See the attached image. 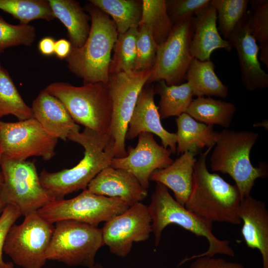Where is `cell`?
<instances>
[{
	"mask_svg": "<svg viewBox=\"0 0 268 268\" xmlns=\"http://www.w3.org/2000/svg\"><path fill=\"white\" fill-rule=\"evenodd\" d=\"M67 139L83 147V158L71 168L56 172L43 169L39 175L42 185L55 199H64L72 192L87 189L100 171L110 166L115 157L114 142L109 134H100L85 128L81 133H71Z\"/></svg>",
	"mask_w": 268,
	"mask_h": 268,
	"instance_id": "6da1fadb",
	"label": "cell"
},
{
	"mask_svg": "<svg viewBox=\"0 0 268 268\" xmlns=\"http://www.w3.org/2000/svg\"><path fill=\"white\" fill-rule=\"evenodd\" d=\"M213 147L201 153L196 160L191 191L184 206L212 223L240 224L241 198L238 188L207 168L206 158Z\"/></svg>",
	"mask_w": 268,
	"mask_h": 268,
	"instance_id": "7a4b0ae2",
	"label": "cell"
},
{
	"mask_svg": "<svg viewBox=\"0 0 268 268\" xmlns=\"http://www.w3.org/2000/svg\"><path fill=\"white\" fill-rule=\"evenodd\" d=\"M90 17V29L83 45L72 47L65 59L70 72L83 84L107 83L111 52L118 37L116 24L110 16L90 2L85 6Z\"/></svg>",
	"mask_w": 268,
	"mask_h": 268,
	"instance_id": "3957f363",
	"label": "cell"
},
{
	"mask_svg": "<svg viewBox=\"0 0 268 268\" xmlns=\"http://www.w3.org/2000/svg\"><path fill=\"white\" fill-rule=\"evenodd\" d=\"M148 207L151 219L154 244L158 246L164 229L170 224L178 225L198 237L207 239L209 246L203 253L184 258L179 266L199 257H214L216 254L234 257L235 252L230 241L221 240L212 232V223L197 215L178 203L170 194L168 188L156 182L155 190Z\"/></svg>",
	"mask_w": 268,
	"mask_h": 268,
	"instance_id": "277c9868",
	"label": "cell"
},
{
	"mask_svg": "<svg viewBox=\"0 0 268 268\" xmlns=\"http://www.w3.org/2000/svg\"><path fill=\"white\" fill-rule=\"evenodd\" d=\"M259 137V134L253 131L224 129L218 133L210 156L211 171L228 174L234 180L241 200L250 195L257 179L268 175L266 165L254 167L250 158L251 150Z\"/></svg>",
	"mask_w": 268,
	"mask_h": 268,
	"instance_id": "5b68a950",
	"label": "cell"
},
{
	"mask_svg": "<svg viewBox=\"0 0 268 268\" xmlns=\"http://www.w3.org/2000/svg\"><path fill=\"white\" fill-rule=\"evenodd\" d=\"M44 90L61 101L77 124L100 134H109L112 105L107 83L76 86L55 82Z\"/></svg>",
	"mask_w": 268,
	"mask_h": 268,
	"instance_id": "8992f818",
	"label": "cell"
},
{
	"mask_svg": "<svg viewBox=\"0 0 268 268\" xmlns=\"http://www.w3.org/2000/svg\"><path fill=\"white\" fill-rule=\"evenodd\" d=\"M104 245L102 229L76 220L59 221L55 223L46 257L69 267L91 268Z\"/></svg>",
	"mask_w": 268,
	"mask_h": 268,
	"instance_id": "52a82bcc",
	"label": "cell"
},
{
	"mask_svg": "<svg viewBox=\"0 0 268 268\" xmlns=\"http://www.w3.org/2000/svg\"><path fill=\"white\" fill-rule=\"evenodd\" d=\"M0 169L3 176L1 197L7 205L16 206L22 215L37 212L55 200L42 185L34 162L1 157Z\"/></svg>",
	"mask_w": 268,
	"mask_h": 268,
	"instance_id": "ba28073f",
	"label": "cell"
},
{
	"mask_svg": "<svg viewBox=\"0 0 268 268\" xmlns=\"http://www.w3.org/2000/svg\"><path fill=\"white\" fill-rule=\"evenodd\" d=\"M130 206L122 199L98 195L87 189L70 199H55L37 210L52 223L73 220L98 227L123 213Z\"/></svg>",
	"mask_w": 268,
	"mask_h": 268,
	"instance_id": "9c48e42d",
	"label": "cell"
},
{
	"mask_svg": "<svg viewBox=\"0 0 268 268\" xmlns=\"http://www.w3.org/2000/svg\"><path fill=\"white\" fill-rule=\"evenodd\" d=\"M54 229L53 223L37 212L27 215L22 223L10 228L3 252L23 268H42L47 260L46 252Z\"/></svg>",
	"mask_w": 268,
	"mask_h": 268,
	"instance_id": "30bf717a",
	"label": "cell"
},
{
	"mask_svg": "<svg viewBox=\"0 0 268 268\" xmlns=\"http://www.w3.org/2000/svg\"><path fill=\"white\" fill-rule=\"evenodd\" d=\"M152 69L110 74L107 82L112 105L110 136L114 157L127 156L126 134L139 94L150 77Z\"/></svg>",
	"mask_w": 268,
	"mask_h": 268,
	"instance_id": "8fae6325",
	"label": "cell"
},
{
	"mask_svg": "<svg viewBox=\"0 0 268 268\" xmlns=\"http://www.w3.org/2000/svg\"><path fill=\"white\" fill-rule=\"evenodd\" d=\"M58 139L49 134L34 118L16 122L0 120L1 157L25 161L32 156L49 160L55 155Z\"/></svg>",
	"mask_w": 268,
	"mask_h": 268,
	"instance_id": "7c38bea8",
	"label": "cell"
},
{
	"mask_svg": "<svg viewBox=\"0 0 268 268\" xmlns=\"http://www.w3.org/2000/svg\"><path fill=\"white\" fill-rule=\"evenodd\" d=\"M192 18L174 25L167 39L158 45L155 63L147 83L164 80L167 85H177L185 80L193 58L190 51L193 34Z\"/></svg>",
	"mask_w": 268,
	"mask_h": 268,
	"instance_id": "4fadbf2b",
	"label": "cell"
},
{
	"mask_svg": "<svg viewBox=\"0 0 268 268\" xmlns=\"http://www.w3.org/2000/svg\"><path fill=\"white\" fill-rule=\"evenodd\" d=\"M104 244L113 254L125 258L134 242L147 240L152 232L148 207L137 202L107 222L102 228Z\"/></svg>",
	"mask_w": 268,
	"mask_h": 268,
	"instance_id": "5bb4252c",
	"label": "cell"
},
{
	"mask_svg": "<svg viewBox=\"0 0 268 268\" xmlns=\"http://www.w3.org/2000/svg\"><path fill=\"white\" fill-rule=\"evenodd\" d=\"M137 136L136 146H129L127 155L124 157H114L110 166L130 172L147 189L150 175L155 170L170 165L173 160L170 157L172 153L169 149L158 144L152 134L143 132Z\"/></svg>",
	"mask_w": 268,
	"mask_h": 268,
	"instance_id": "9a60e30c",
	"label": "cell"
},
{
	"mask_svg": "<svg viewBox=\"0 0 268 268\" xmlns=\"http://www.w3.org/2000/svg\"><path fill=\"white\" fill-rule=\"evenodd\" d=\"M246 15L227 40L237 52L245 88L249 91L262 90L268 87V74L261 67L258 59L259 46L248 27Z\"/></svg>",
	"mask_w": 268,
	"mask_h": 268,
	"instance_id": "2e32d148",
	"label": "cell"
},
{
	"mask_svg": "<svg viewBox=\"0 0 268 268\" xmlns=\"http://www.w3.org/2000/svg\"><path fill=\"white\" fill-rule=\"evenodd\" d=\"M154 86L143 87L140 92L129 121L126 134V139H132L143 132L157 135L162 145L169 148L172 154L176 152V133L167 131L163 127L157 107L154 101Z\"/></svg>",
	"mask_w": 268,
	"mask_h": 268,
	"instance_id": "e0dca14e",
	"label": "cell"
},
{
	"mask_svg": "<svg viewBox=\"0 0 268 268\" xmlns=\"http://www.w3.org/2000/svg\"><path fill=\"white\" fill-rule=\"evenodd\" d=\"M87 189L93 194L119 198L129 206L141 202L147 196L136 177L130 172L111 166L100 171L89 183Z\"/></svg>",
	"mask_w": 268,
	"mask_h": 268,
	"instance_id": "ac0fdd59",
	"label": "cell"
},
{
	"mask_svg": "<svg viewBox=\"0 0 268 268\" xmlns=\"http://www.w3.org/2000/svg\"><path fill=\"white\" fill-rule=\"evenodd\" d=\"M239 216L241 233L247 246L261 253L262 268H268V211L264 202L251 195L241 201Z\"/></svg>",
	"mask_w": 268,
	"mask_h": 268,
	"instance_id": "d6986e66",
	"label": "cell"
},
{
	"mask_svg": "<svg viewBox=\"0 0 268 268\" xmlns=\"http://www.w3.org/2000/svg\"><path fill=\"white\" fill-rule=\"evenodd\" d=\"M192 22L193 34L190 51L193 58L204 61L210 60L212 52L216 49L231 51L232 47L218 30L216 11L210 2L197 11Z\"/></svg>",
	"mask_w": 268,
	"mask_h": 268,
	"instance_id": "ffe728a7",
	"label": "cell"
},
{
	"mask_svg": "<svg viewBox=\"0 0 268 268\" xmlns=\"http://www.w3.org/2000/svg\"><path fill=\"white\" fill-rule=\"evenodd\" d=\"M31 109L33 118L47 132L58 139L66 141L71 133L79 131V126L64 104L44 89L33 100Z\"/></svg>",
	"mask_w": 268,
	"mask_h": 268,
	"instance_id": "44dd1931",
	"label": "cell"
},
{
	"mask_svg": "<svg viewBox=\"0 0 268 268\" xmlns=\"http://www.w3.org/2000/svg\"><path fill=\"white\" fill-rule=\"evenodd\" d=\"M194 152L187 151L167 167L154 171L149 181L160 183L174 193L175 200L184 206L191 191L196 158Z\"/></svg>",
	"mask_w": 268,
	"mask_h": 268,
	"instance_id": "7402d4cb",
	"label": "cell"
},
{
	"mask_svg": "<svg viewBox=\"0 0 268 268\" xmlns=\"http://www.w3.org/2000/svg\"><path fill=\"white\" fill-rule=\"evenodd\" d=\"M176 122L178 155L187 151L197 154L201 149L215 145L218 133L213 126L199 122L186 113L177 117Z\"/></svg>",
	"mask_w": 268,
	"mask_h": 268,
	"instance_id": "603a6c76",
	"label": "cell"
},
{
	"mask_svg": "<svg viewBox=\"0 0 268 268\" xmlns=\"http://www.w3.org/2000/svg\"><path fill=\"white\" fill-rule=\"evenodd\" d=\"M52 12L65 26L72 47L79 48L83 45L89 35L90 16L74 0H49Z\"/></svg>",
	"mask_w": 268,
	"mask_h": 268,
	"instance_id": "cb8c5ba5",
	"label": "cell"
},
{
	"mask_svg": "<svg viewBox=\"0 0 268 268\" xmlns=\"http://www.w3.org/2000/svg\"><path fill=\"white\" fill-rule=\"evenodd\" d=\"M214 69L215 65L210 59L201 61L192 59L185 79L190 84L193 96L227 97L228 88L220 80Z\"/></svg>",
	"mask_w": 268,
	"mask_h": 268,
	"instance_id": "d4e9b609",
	"label": "cell"
},
{
	"mask_svg": "<svg viewBox=\"0 0 268 268\" xmlns=\"http://www.w3.org/2000/svg\"><path fill=\"white\" fill-rule=\"evenodd\" d=\"M236 111L232 103L202 96L193 99L185 113L199 122L228 129Z\"/></svg>",
	"mask_w": 268,
	"mask_h": 268,
	"instance_id": "484cf974",
	"label": "cell"
},
{
	"mask_svg": "<svg viewBox=\"0 0 268 268\" xmlns=\"http://www.w3.org/2000/svg\"><path fill=\"white\" fill-rule=\"evenodd\" d=\"M89 2L112 18L118 34L138 28L142 15V0H90Z\"/></svg>",
	"mask_w": 268,
	"mask_h": 268,
	"instance_id": "4316f807",
	"label": "cell"
},
{
	"mask_svg": "<svg viewBox=\"0 0 268 268\" xmlns=\"http://www.w3.org/2000/svg\"><path fill=\"white\" fill-rule=\"evenodd\" d=\"M154 86L155 94L160 95L158 111L160 118L178 117L185 113L193 100V91L188 82L177 85H167L164 80Z\"/></svg>",
	"mask_w": 268,
	"mask_h": 268,
	"instance_id": "83f0119b",
	"label": "cell"
},
{
	"mask_svg": "<svg viewBox=\"0 0 268 268\" xmlns=\"http://www.w3.org/2000/svg\"><path fill=\"white\" fill-rule=\"evenodd\" d=\"M139 25L149 29L157 45L164 42L173 26L167 13L166 0H142Z\"/></svg>",
	"mask_w": 268,
	"mask_h": 268,
	"instance_id": "f1b7e54d",
	"label": "cell"
},
{
	"mask_svg": "<svg viewBox=\"0 0 268 268\" xmlns=\"http://www.w3.org/2000/svg\"><path fill=\"white\" fill-rule=\"evenodd\" d=\"M8 115L15 116L19 121L33 118L31 107L25 103L0 62V118Z\"/></svg>",
	"mask_w": 268,
	"mask_h": 268,
	"instance_id": "f546056e",
	"label": "cell"
},
{
	"mask_svg": "<svg viewBox=\"0 0 268 268\" xmlns=\"http://www.w3.org/2000/svg\"><path fill=\"white\" fill-rule=\"evenodd\" d=\"M246 15L251 35L260 44V59L268 68V0H249Z\"/></svg>",
	"mask_w": 268,
	"mask_h": 268,
	"instance_id": "4dcf8cb0",
	"label": "cell"
},
{
	"mask_svg": "<svg viewBox=\"0 0 268 268\" xmlns=\"http://www.w3.org/2000/svg\"><path fill=\"white\" fill-rule=\"evenodd\" d=\"M0 9L23 24H29L35 19L49 21L55 18L48 0H0Z\"/></svg>",
	"mask_w": 268,
	"mask_h": 268,
	"instance_id": "1f68e13d",
	"label": "cell"
},
{
	"mask_svg": "<svg viewBox=\"0 0 268 268\" xmlns=\"http://www.w3.org/2000/svg\"><path fill=\"white\" fill-rule=\"evenodd\" d=\"M138 28L129 29L118 34L113 47L109 73L127 72L134 70L136 59V44Z\"/></svg>",
	"mask_w": 268,
	"mask_h": 268,
	"instance_id": "d6a6232c",
	"label": "cell"
},
{
	"mask_svg": "<svg viewBox=\"0 0 268 268\" xmlns=\"http://www.w3.org/2000/svg\"><path fill=\"white\" fill-rule=\"evenodd\" d=\"M249 0H211L215 9L218 30L227 40L230 34L243 19L248 11Z\"/></svg>",
	"mask_w": 268,
	"mask_h": 268,
	"instance_id": "836d02e7",
	"label": "cell"
},
{
	"mask_svg": "<svg viewBox=\"0 0 268 268\" xmlns=\"http://www.w3.org/2000/svg\"><path fill=\"white\" fill-rule=\"evenodd\" d=\"M36 35L34 26L20 23L11 24L0 16V55L12 47L30 46L35 41Z\"/></svg>",
	"mask_w": 268,
	"mask_h": 268,
	"instance_id": "e575fe53",
	"label": "cell"
},
{
	"mask_svg": "<svg viewBox=\"0 0 268 268\" xmlns=\"http://www.w3.org/2000/svg\"><path fill=\"white\" fill-rule=\"evenodd\" d=\"M157 46L149 29L145 25H138L134 71L153 68Z\"/></svg>",
	"mask_w": 268,
	"mask_h": 268,
	"instance_id": "d590c367",
	"label": "cell"
},
{
	"mask_svg": "<svg viewBox=\"0 0 268 268\" xmlns=\"http://www.w3.org/2000/svg\"><path fill=\"white\" fill-rule=\"evenodd\" d=\"M211 0H168L167 11L172 23L175 25L192 18L201 8L210 3Z\"/></svg>",
	"mask_w": 268,
	"mask_h": 268,
	"instance_id": "8d00e7d4",
	"label": "cell"
},
{
	"mask_svg": "<svg viewBox=\"0 0 268 268\" xmlns=\"http://www.w3.org/2000/svg\"><path fill=\"white\" fill-rule=\"evenodd\" d=\"M21 215L19 209L11 204H7L0 215V268H3L6 264L3 260L2 252L7 234Z\"/></svg>",
	"mask_w": 268,
	"mask_h": 268,
	"instance_id": "74e56055",
	"label": "cell"
},
{
	"mask_svg": "<svg viewBox=\"0 0 268 268\" xmlns=\"http://www.w3.org/2000/svg\"><path fill=\"white\" fill-rule=\"evenodd\" d=\"M193 260L189 268H245L240 263L228 261L220 257L202 256Z\"/></svg>",
	"mask_w": 268,
	"mask_h": 268,
	"instance_id": "f35d334b",
	"label": "cell"
},
{
	"mask_svg": "<svg viewBox=\"0 0 268 268\" xmlns=\"http://www.w3.org/2000/svg\"><path fill=\"white\" fill-rule=\"evenodd\" d=\"M71 48V44L68 40L60 39L55 42L54 54L60 60L66 59L69 55Z\"/></svg>",
	"mask_w": 268,
	"mask_h": 268,
	"instance_id": "ab89813d",
	"label": "cell"
},
{
	"mask_svg": "<svg viewBox=\"0 0 268 268\" xmlns=\"http://www.w3.org/2000/svg\"><path fill=\"white\" fill-rule=\"evenodd\" d=\"M55 42V39L50 36H46L41 39L38 45L41 54L45 56H50L54 54Z\"/></svg>",
	"mask_w": 268,
	"mask_h": 268,
	"instance_id": "60d3db41",
	"label": "cell"
},
{
	"mask_svg": "<svg viewBox=\"0 0 268 268\" xmlns=\"http://www.w3.org/2000/svg\"><path fill=\"white\" fill-rule=\"evenodd\" d=\"M7 204L3 200L1 194H0V214H1Z\"/></svg>",
	"mask_w": 268,
	"mask_h": 268,
	"instance_id": "b9f144b4",
	"label": "cell"
},
{
	"mask_svg": "<svg viewBox=\"0 0 268 268\" xmlns=\"http://www.w3.org/2000/svg\"><path fill=\"white\" fill-rule=\"evenodd\" d=\"M3 268H14L13 263L11 262H7L5 266Z\"/></svg>",
	"mask_w": 268,
	"mask_h": 268,
	"instance_id": "7bdbcfd3",
	"label": "cell"
},
{
	"mask_svg": "<svg viewBox=\"0 0 268 268\" xmlns=\"http://www.w3.org/2000/svg\"><path fill=\"white\" fill-rule=\"evenodd\" d=\"M91 268H103L102 265L99 263H95L94 265Z\"/></svg>",
	"mask_w": 268,
	"mask_h": 268,
	"instance_id": "ee69618b",
	"label": "cell"
},
{
	"mask_svg": "<svg viewBox=\"0 0 268 268\" xmlns=\"http://www.w3.org/2000/svg\"><path fill=\"white\" fill-rule=\"evenodd\" d=\"M2 182H3V176H2V173L1 172V171H0V185L1 184Z\"/></svg>",
	"mask_w": 268,
	"mask_h": 268,
	"instance_id": "f6af8a7d",
	"label": "cell"
},
{
	"mask_svg": "<svg viewBox=\"0 0 268 268\" xmlns=\"http://www.w3.org/2000/svg\"><path fill=\"white\" fill-rule=\"evenodd\" d=\"M1 153H0V160H1Z\"/></svg>",
	"mask_w": 268,
	"mask_h": 268,
	"instance_id": "bcb514c9",
	"label": "cell"
},
{
	"mask_svg": "<svg viewBox=\"0 0 268 268\" xmlns=\"http://www.w3.org/2000/svg\"></svg>",
	"mask_w": 268,
	"mask_h": 268,
	"instance_id": "7dc6e473",
	"label": "cell"
}]
</instances>
